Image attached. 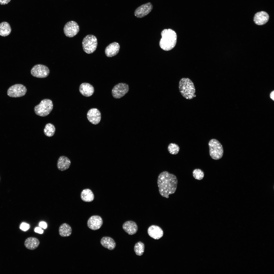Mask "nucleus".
I'll list each match as a JSON object with an SVG mask.
<instances>
[{"mask_svg": "<svg viewBox=\"0 0 274 274\" xmlns=\"http://www.w3.org/2000/svg\"><path fill=\"white\" fill-rule=\"evenodd\" d=\"M120 47V45L118 43L116 42H112L106 48L105 54L106 56L109 57L114 56L119 52Z\"/></svg>", "mask_w": 274, "mask_h": 274, "instance_id": "nucleus-15", "label": "nucleus"}, {"mask_svg": "<svg viewBox=\"0 0 274 274\" xmlns=\"http://www.w3.org/2000/svg\"><path fill=\"white\" fill-rule=\"evenodd\" d=\"M134 250L136 254L138 256L143 255L144 251V245L141 242L136 243L134 246Z\"/></svg>", "mask_w": 274, "mask_h": 274, "instance_id": "nucleus-26", "label": "nucleus"}, {"mask_svg": "<svg viewBox=\"0 0 274 274\" xmlns=\"http://www.w3.org/2000/svg\"><path fill=\"white\" fill-rule=\"evenodd\" d=\"M179 92L182 96L187 99H191L196 96L194 84L188 78H182L179 84Z\"/></svg>", "mask_w": 274, "mask_h": 274, "instance_id": "nucleus-3", "label": "nucleus"}, {"mask_svg": "<svg viewBox=\"0 0 274 274\" xmlns=\"http://www.w3.org/2000/svg\"><path fill=\"white\" fill-rule=\"evenodd\" d=\"M103 224V220L99 216L94 215L91 217L87 222L88 227L90 229L95 230L100 228Z\"/></svg>", "mask_w": 274, "mask_h": 274, "instance_id": "nucleus-13", "label": "nucleus"}, {"mask_svg": "<svg viewBox=\"0 0 274 274\" xmlns=\"http://www.w3.org/2000/svg\"><path fill=\"white\" fill-rule=\"evenodd\" d=\"M274 91H273L271 92L270 95V97L273 100L274 99Z\"/></svg>", "mask_w": 274, "mask_h": 274, "instance_id": "nucleus-33", "label": "nucleus"}, {"mask_svg": "<svg viewBox=\"0 0 274 274\" xmlns=\"http://www.w3.org/2000/svg\"><path fill=\"white\" fill-rule=\"evenodd\" d=\"M168 150L169 153L172 155H176L178 153L180 147L179 146L175 143L170 144L168 147Z\"/></svg>", "mask_w": 274, "mask_h": 274, "instance_id": "nucleus-28", "label": "nucleus"}, {"mask_svg": "<svg viewBox=\"0 0 274 274\" xmlns=\"http://www.w3.org/2000/svg\"><path fill=\"white\" fill-rule=\"evenodd\" d=\"M35 231L39 234H42L43 233V231L40 228L37 227L35 229Z\"/></svg>", "mask_w": 274, "mask_h": 274, "instance_id": "nucleus-30", "label": "nucleus"}, {"mask_svg": "<svg viewBox=\"0 0 274 274\" xmlns=\"http://www.w3.org/2000/svg\"><path fill=\"white\" fill-rule=\"evenodd\" d=\"M40 244L39 240L34 237H30L27 238L24 243V246L28 249L33 250L36 249Z\"/></svg>", "mask_w": 274, "mask_h": 274, "instance_id": "nucleus-20", "label": "nucleus"}, {"mask_svg": "<svg viewBox=\"0 0 274 274\" xmlns=\"http://www.w3.org/2000/svg\"><path fill=\"white\" fill-rule=\"evenodd\" d=\"M161 38L159 43L161 48L165 51L173 49L176 44L177 35L176 32L170 29H165L161 32Z\"/></svg>", "mask_w": 274, "mask_h": 274, "instance_id": "nucleus-2", "label": "nucleus"}, {"mask_svg": "<svg viewBox=\"0 0 274 274\" xmlns=\"http://www.w3.org/2000/svg\"><path fill=\"white\" fill-rule=\"evenodd\" d=\"M20 228L22 230L26 231L28 230L30 227V225L25 222L22 223L20 225Z\"/></svg>", "mask_w": 274, "mask_h": 274, "instance_id": "nucleus-29", "label": "nucleus"}, {"mask_svg": "<svg viewBox=\"0 0 274 274\" xmlns=\"http://www.w3.org/2000/svg\"><path fill=\"white\" fill-rule=\"evenodd\" d=\"M63 30L64 33L66 37L72 38L78 33L79 31V27L76 22L71 21L65 24Z\"/></svg>", "mask_w": 274, "mask_h": 274, "instance_id": "nucleus-10", "label": "nucleus"}, {"mask_svg": "<svg viewBox=\"0 0 274 274\" xmlns=\"http://www.w3.org/2000/svg\"><path fill=\"white\" fill-rule=\"evenodd\" d=\"M123 228L126 232L130 235L135 234L138 230L136 224L132 221H128L124 222L123 225Z\"/></svg>", "mask_w": 274, "mask_h": 274, "instance_id": "nucleus-18", "label": "nucleus"}, {"mask_svg": "<svg viewBox=\"0 0 274 274\" xmlns=\"http://www.w3.org/2000/svg\"><path fill=\"white\" fill-rule=\"evenodd\" d=\"M11 29L9 24L6 22H3L0 23V35L6 37L9 35Z\"/></svg>", "mask_w": 274, "mask_h": 274, "instance_id": "nucleus-24", "label": "nucleus"}, {"mask_svg": "<svg viewBox=\"0 0 274 274\" xmlns=\"http://www.w3.org/2000/svg\"><path fill=\"white\" fill-rule=\"evenodd\" d=\"M79 89L81 94L87 97L91 96L94 91V88L92 85L85 82L81 83L79 86Z\"/></svg>", "mask_w": 274, "mask_h": 274, "instance_id": "nucleus-17", "label": "nucleus"}, {"mask_svg": "<svg viewBox=\"0 0 274 274\" xmlns=\"http://www.w3.org/2000/svg\"><path fill=\"white\" fill-rule=\"evenodd\" d=\"M43 131L46 136L50 137L54 135L55 131V128L52 124L48 123L45 125Z\"/></svg>", "mask_w": 274, "mask_h": 274, "instance_id": "nucleus-25", "label": "nucleus"}, {"mask_svg": "<svg viewBox=\"0 0 274 274\" xmlns=\"http://www.w3.org/2000/svg\"><path fill=\"white\" fill-rule=\"evenodd\" d=\"M192 174L194 178L195 179L198 180H202L204 176V172L199 168H196L194 170Z\"/></svg>", "mask_w": 274, "mask_h": 274, "instance_id": "nucleus-27", "label": "nucleus"}, {"mask_svg": "<svg viewBox=\"0 0 274 274\" xmlns=\"http://www.w3.org/2000/svg\"><path fill=\"white\" fill-rule=\"evenodd\" d=\"M82 200L85 202H90L94 200V196L92 191L89 189L83 190L81 194Z\"/></svg>", "mask_w": 274, "mask_h": 274, "instance_id": "nucleus-23", "label": "nucleus"}, {"mask_svg": "<svg viewBox=\"0 0 274 274\" xmlns=\"http://www.w3.org/2000/svg\"><path fill=\"white\" fill-rule=\"evenodd\" d=\"M152 9L153 6L150 2L143 4L136 9L134 12V15L138 18H143L148 15Z\"/></svg>", "mask_w": 274, "mask_h": 274, "instance_id": "nucleus-11", "label": "nucleus"}, {"mask_svg": "<svg viewBox=\"0 0 274 274\" xmlns=\"http://www.w3.org/2000/svg\"><path fill=\"white\" fill-rule=\"evenodd\" d=\"M49 72V70L47 67L41 64L34 65L31 70V74L32 76L40 78L47 77Z\"/></svg>", "mask_w": 274, "mask_h": 274, "instance_id": "nucleus-8", "label": "nucleus"}, {"mask_svg": "<svg viewBox=\"0 0 274 274\" xmlns=\"http://www.w3.org/2000/svg\"><path fill=\"white\" fill-rule=\"evenodd\" d=\"M39 226L44 229H45L47 227V225L46 223L44 222L43 221L41 222L40 223Z\"/></svg>", "mask_w": 274, "mask_h": 274, "instance_id": "nucleus-32", "label": "nucleus"}, {"mask_svg": "<svg viewBox=\"0 0 274 274\" xmlns=\"http://www.w3.org/2000/svg\"><path fill=\"white\" fill-rule=\"evenodd\" d=\"M71 227L68 224L64 223L62 224L59 229V235L62 237H67L70 236L72 233Z\"/></svg>", "mask_w": 274, "mask_h": 274, "instance_id": "nucleus-22", "label": "nucleus"}, {"mask_svg": "<svg viewBox=\"0 0 274 274\" xmlns=\"http://www.w3.org/2000/svg\"><path fill=\"white\" fill-rule=\"evenodd\" d=\"M148 233L151 237L155 239H158L162 237L163 234V231L159 226L152 225L148 229Z\"/></svg>", "mask_w": 274, "mask_h": 274, "instance_id": "nucleus-14", "label": "nucleus"}, {"mask_svg": "<svg viewBox=\"0 0 274 274\" xmlns=\"http://www.w3.org/2000/svg\"><path fill=\"white\" fill-rule=\"evenodd\" d=\"M11 0H0V4L5 5L8 4Z\"/></svg>", "mask_w": 274, "mask_h": 274, "instance_id": "nucleus-31", "label": "nucleus"}, {"mask_svg": "<svg viewBox=\"0 0 274 274\" xmlns=\"http://www.w3.org/2000/svg\"><path fill=\"white\" fill-rule=\"evenodd\" d=\"M53 108L52 101L50 99H45L42 100L39 104L35 107L34 110L36 115L44 117L50 113Z\"/></svg>", "mask_w": 274, "mask_h": 274, "instance_id": "nucleus-5", "label": "nucleus"}, {"mask_svg": "<svg viewBox=\"0 0 274 274\" xmlns=\"http://www.w3.org/2000/svg\"><path fill=\"white\" fill-rule=\"evenodd\" d=\"M178 183L177 177L167 171L160 173L158 176L157 184L159 193L163 197L168 198L169 195L176 192Z\"/></svg>", "mask_w": 274, "mask_h": 274, "instance_id": "nucleus-1", "label": "nucleus"}, {"mask_svg": "<svg viewBox=\"0 0 274 274\" xmlns=\"http://www.w3.org/2000/svg\"><path fill=\"white\" fill-rule=\"evenodd\" d=\"M87 117L90 122L93 124L97 125L99 123L100 121L101 113L97 109L92 108L88 111Z\"/></svg>", "mask_w": 274, "mask_h": 274, "instance_id": "nucleus-12", "label": "nucleus"}, {"mask_svg": "<svg viewBox=\"0 0 274 274\" xmlns=\"http://www.w3.org/2000/svg\"><path fill=\"white\" fill-rule=\"evenodd\" d=\"M27 91L26 87L23 85L16 84L9 88L7 91V94L10 97H20L24 96Z\"/></svg>", "mask_w": 274, "mask_h": 274, "instance_id": "nucleus-7", "label": "nucleus"}, {"mask_svg": "<svg viewBox=\"0 0 274 274\" xmlns=\"http://www.w3.org/2000/svg\"><path fill=\"white\" fill-rule=\"evenodd\" d=\"M209 152L210 157L215 160H218L223 156L224 150L222 145L217 140L212 139L209 142Z\"/></svg>", "mask_w": 274, "mask_h": 274, "instance_id": "nucleus-4", "label": "nucleus"}, {"mask_svg": "<svg viewBox=\"0 0 274 274\" xmlns=\"http://www.w3.org/2000/svg\"><path fill=\"white\" fill-rule=\"evenodd\" d=\"M71 164V161L67 157L61 156L58 158L57 163L58 169L61 171H63L68 169Z\"/></svg>", "mask_w": 274, "mask_h": 274, "instance_id": "nucleus-19", "label": "nucleus"}, {"mask_svg": "<svg viewBox=\"0 0 274 274\" xmlns=\"http://www.w3.org/2000/svg\"><path fill=\"white\" fill-rule=\"evenodd\" d=\"M269 18V15L267 12L261 11L257 13L255 15L254 21L257 25H262L268 21Z\"/></svg>", "mask_w": 274, "mask_h": 274, "instance_id": "nucleus-16", "label": "nucleus"}, {"mask_svg": "<svg viewBox=\"0 0 274 274\" xmlns=\"http://www.w3.org/2000/svg\"><path fill=\"white\" fill-rule=\"evenodd\" d=\"M129 89V86L127 84L119 83L114 87L112 90V94L114 98L119 99L128 92Z\"/></svg>", "mask_w": 274, "mask_h": 274, "instance_id": "nucleus-9", "label": "nucleus"}, {"mask_svg": "<svg viewBox=\"0 0 274 274\" xmlns=\"http://www.w3.org/2000/svg\"><path fill=\"white\" fill-rule=\"evenodd\" d=\"M82 44L83 49L85 53L88 54L92 53L97 48V39L94 35H88L83 39Z\"/></svg>", "mask_w": 274, "mask_h": 274, "instance_id": "nucleus-6", "label": "nucleus"}, {"mask_svg": "<svg viewBox=\"0 0 274 274\" xmlns=\"http://www.w3.org/2000/svg\"><path fill=\"white\" fill-rule=\"evenodd\" d=\"M100 242L103 247L110 250L114 249L116 245V243L114 239L109 237H103L101 239Z\"/></svg>", "mask_w": 274, "mask_h": 274, "instance_id": "nucleus-21", "label": "nucleus"}]
</instances>
